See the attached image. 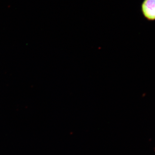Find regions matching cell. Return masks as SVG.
Segmentation results:
<instances>
[{
    "mask_svg": "<svg viewBox=\"0 0 155 155\" xmlns=\"http://www.w3.org/2000/svg\"><path fill=\"white\" fill-rule=\"evenodd\" d=\"M141 9L143 14L147 19L155 20V0H144Z\"/></svg>",
    "mask_w": 155,
    "mask_h": 155,
    "instance_id": "6da1fadb",
    "label": "cell"
}]
</instances>
